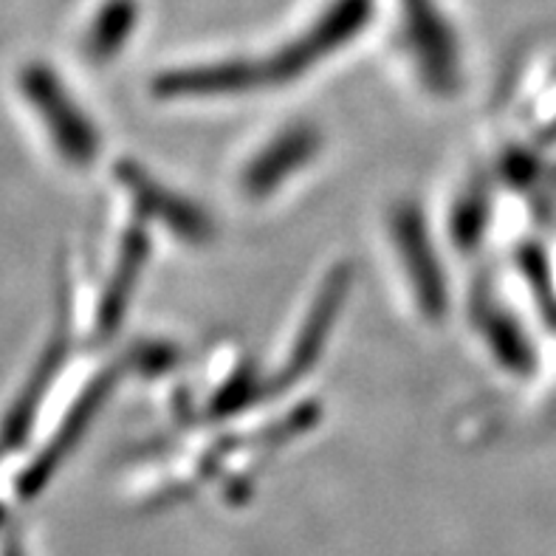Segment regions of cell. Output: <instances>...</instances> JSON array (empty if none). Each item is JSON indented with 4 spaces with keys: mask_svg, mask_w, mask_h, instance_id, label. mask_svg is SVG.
Listing matches in <instances>:
<instances>
[{
    "mask_svg": "<svg viewBox=\"0 0 556 556\" xmlns=\"http://www.w3.org/2000/svg\"><path fill=\"white\" fill-rule=\"evenodd\" d=\"M305 153H308V139H305V136H289V139L277 141V148L268 155H263V159H257L254 167L249 169V187H252V190L275 187L282 178V169H294L296 164L303 162Z\"/></svg>",
    "mask_w": 556,
    "mask_h": 556,
    "instance_id": "3957f363",
    "label": "cell"
},
{
    "mask_svg": "<svg viewBox=\"0 0 556 556\" xmlns=\"http://www.w3.org/2000/svg\"><path fill=\"white\" fill-rule=\"evenodd\" d=\"M370 14V0H339L331 12L325 14L317 28H311L308 35L280 51L271 63L257 65H224V68H204V71H181L164 79V88L173 93H210V91H232V88H249V83H263V79H282L294 77L303 68H308L314 60L325 56L348 37L362 28V23Z\"/></svg>",
    "mask_w": 556,
    "mask_h": 556,
    "instance_id": "6da1fadb",
    "label": "cell"
},
{
    "mask_svg": "<svg viewBox=\"0 0 556 556\" xmlns=\"http://www.w3.org/2000/svg\"><path fill=\"white\" fill-rule=\"evenodd\" d=\"M404 3H407L409 40L416 46L418 60L427 77L446 88L455 77V51H452V37L446 35L441 14L432 7V0H404Z\"/></svg>",
    "mask_w": 556,
    "mask_h": 556,
    "instance_id": "7a4b0ae2",
    "label": "cell"
},
{
    "mask_svg": "<svg viewBox=\"0 0 556 556\" xmlns=\"http://www.w3.org/2000/svg\"><path fill=\"white\" fill-rule=\"evenodd\" d=\"M136 23V7L130 0H113L105 9L102 21L97 26V46L102 51H116L130 26Z\"/></svg>",
    "mask_w": 556,
    "mask_h": 556,
    "instance_id": "277c9868",
    "label": "cell"
}]
</instances>
